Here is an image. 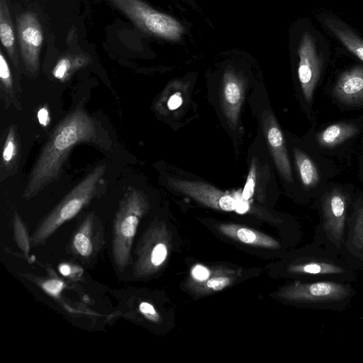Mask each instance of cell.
<instances>
[{"instance_id":"1","label":"cell","mask_w":363,"mask_h":363,"mask_svg":"<svg viewBox=\"0 0 363 363\" xmlns=\"http://www.w3.org/2000/svg\"><path fill=\"white\" fill-rule=\"evenodd\" d=\"M81 143H92L104 150L111 145L95 118L77 106L50 133L32 168L23 198L30 200L57 179L70 150Z\"/></svg>"},{"instance_id":"2","label":"cell","mask_w":363,"mask_h":363,"mask_svg":"<svg viewBox=\"0 0 363 363\" xmlns=\"http://www.w3.org/2000/svg\"><path fill=\"white\" fill-rule=\"evenodd\" d=\"M286 272L302 282L333 281L352 284L357 280L356 270L340 255L314 241L291 260L286 266Z\"/></svg>"},{"instance_id":"3","label":"cell","mask_w":363,"mask_h":363,"mask_svg":"<svg viewBox=\"0 0 363 363\" xmlns=\"http://www.w3.org/2000/svg\"><path fill=\"white\" fill-rule=\"evenodd\" d=\"M106 169L105 164L96 166L51 210L30 236L33 247L44 245L62 225L75 217L90 203Z\"/></svg>"},{"instance_id":"4","label":"cell","mask_w":363,"mask_h":363,"mask_svg":"<svg viewBox=\"0 0 363 363\" xmlns=\"http://www.w3.org/2000/svg\"><path fill=\"white\" fill-rule=\"evenodd\" d=\"M147 196L130 187L121 199L113 223L112 257L118 272H123L131 261V250L143 216L148 210Z\"/></svg>"},{"instance_id":"5","label":"cell","mask_w":363,"mask_h":363,"mask_svg":"<svg viewBox=\"0 0 363 363\" xmlns=\"http://www.w3.org/2000/svg\"><path fill=\"white\" fill-rule=\"evenodd\" d=\"M357 294L352 283L296 281L283 288L279 296L284 301L300 307L342 312Z\"/></svg>"},{"instance_id":"6","label":"cell","mask_w":363,"mask_h":363,"mask_svg":"<svg viewBox=\"0 0 363 363\" xmlns=\"http://www.w3.org/2000/svg\"><path fill=\"white\" fill-rule=\"evenodd\" d=\"M348 214L347 195L337 189L326 192L320 201V220L314 242L340 255Z\"/></svg>"},{"instance_id":"7","label":"cell","mask_w":363,"mask_h":363,"mask_svg":"<svg viewBox=\"0 0 363 363\" xmlns=\"http://www.w3.org/2000/svg\"><path fill=\"white\" fill-rule=\"evenodd\" d=\"M138 26L157 36L178 39L183 32L174 18L159 12L140 0H110Z\"/></svg>"},{"instance_id":"8","label":"cell","mask_w":363,"mask_h":363,"mask_svg":"<svg viewBox=\"0 0 363 363\" xmlns=\"http://www.w3.org/2000/svg\"><path fill=\"white\" fill-rule=\"evenodd\" d=\"M311 31L305 32L301 38L298 48L299 58L298 77L306 100L311 102L313 91L319 79L323 65L321 48L323 41Z\"/></svg>"},{"instance_id":"9","label":"cell","mask_w":363,"mask_h":363,"mask_svg":"<svg viewBox=\"0 0 363 363\" xmlns=\"http://www.w3.org/2000/svg\"><path fill=\"white\" fill-rule=\"evenodd\" d=\"M105 243L104 231L99 218L88 213L73 231L68 242L67 252L83 263L96 257Z\"/></svg>"},{"instance_id":"10","label":"cell","mask_w":363,"mask_h":363,"mask_svg":"<svg viewBox=\"0 0 363 363\" xmlns=\"http://www.w3.org/2000/svg\"><path fill=\"white\" fill-rule=\"evenodd\" d=\"M162 228L150 226L138 242L133 274L135 278H144L157 269L165 261L168 250L162 240Z\"/></svg>"},{"instance_id":"11","label":"cell","mask_w":363,"mask_h":363,"mask_svg":"<svg viewBox=\"0 0 363 363\" xmlns=\"http://www.w3.org/2000/svg\"><path fill=\"white\" fill-rule=\"evenodd\" d=\"M21 54L26 69L34 73L40 65V52L43 41L40 24L35 14L28 12L16 18Z\"/></svg>"},{"instance_id":"12","label":"cell","mask_w":363,"mask_h":363,"mask_svg":"<svg viewBox=\"0 0 363 363\" xmlns=\"http://www.w3.org/2000/svg\"><path fill=\"white\" fill-rule=\"evenodd\" d=\"M168 184L177 191L213 208L233 211L237 208L236 198L208 184L174 178H169Z\"/></svg>"},{"instance_id":"13","label":"cell","mask_w":363,"mask_h":363,"mask_svg":"<svg viewBox=\"0 0 363 363\" xmlns=\"http://www.w3.org/2000/svg\"><path fill=\"white\" fill-rule=\"evenodd\" d=\"M340 256L356 271L363 270V203H356L347 214Z\"/></svg>"},{"instance_id":"14","label":"cell","mask_w":363,"mask_h":363,"mask_svg":"<svg viewBox=\"0 0 363 363\" xmlns=\"http://www.w3.org/2000/svg\"><path fill=\"white\" fill-rule=\"evenodd\" d=\"M262 123L269 147L279 173L287 182L292 183V172L283 135L274 115L269 111L265 110L262 112Z\"/></svg>"},{"instance_id":"15","label":"cell","mask_w":363,"mask_h":363,"mask_svg":"<svg viewBox=\"0 0 363 363\" xmlns=\"http://www.w3.org/2000/svg\"><path fill=\"white\" fill-rule=\"evenodd\" d=\"M241 79L232 71L223 75L222 106L223 113L232 127H235L240 112L244 94Z\"/></svg>"},{"instance_id":"16","label":"cell","mask_w":363,"mask_h":363,"mask_svg":"<svg viewBox=\"0 0 363 363\" xmlns=\"http://www.w3.org/2000/svg\"><path fill=\"white\" fill-rule=\"evenodd\" d=\"M333 95L347 104L363 103V65L343 72L333 90Z\"/></svg>"},{"instance_id":"17","label":"cell","mask_w":363,"mask_h":363,"mask_svg":"<svg viewBox=\"0 0 363 363\" xmlns=\"http://www.w3.org/2000/svg\"><path fill=\"white\" fill-rule=\"evenodd\" d=\"M320 23L350 52L363 62V39L347 23L337 16L323 13L318 16Z\"/></svg>"},{"instance_id":"18","label":"cell","mask_w":363,"mask_h":363,"mask_svg":"<svg viewBox=\"0 0 363 363\" xmlns=\"http://www.w3.org/2000/svg\"><path fill=\"white\" fill-rule=\"evenodd\" d=\"M219 228L225 235L245 244L272 248L279 246V243L272 238L243 226L223 224Z\"/></svg>"},{"instance_id":"19","label":"cell","mask_w":363,"mask_h":363,"mask_svg":"<svg viewBox=\"0 0 363 363\" xmlns=\"http://www.w3.org/2000/svg\"><path fill=\"white\" fill-rule=\"evenodd\" d=\"M357 132L358 128L354 124L335 123L320 132L316 140L323 147H333L354 136Z\"/></svg>"},{"instance_id":"20","label":"cell","mask_w":363,"mask_h":363,"mask_svg":"<svg viewBox=\"0 0 363 363\" xmlns=\"http://www.w3.org/2000/svg\"><path fill=\"white\" fill-rule=\"evenodd\" d=\"M296 167L303 186L307 188L315 186L320 181V174L312 160L299 149H294Z\"/></svg>"},{"instance_id":"21","label":"cell","mask_w":363,"mask_h":363,"mask_svg":"<svg viewBox=\"0 0 363 363\" xmlns=\"http://www.w3.org/2000/svg\"><path fill=\"white\" fill-rule=\"evenodd\" d=\"M0 38L2 45L7 50L15 66H16L18 60L15 53L14 31L5 0H1L0 3Z\"/></svg>"},{"instance_id":"22","label":"cell","mask_w":363,"mask_h":363,"mask_svg":"<svg viewBox=\"0 0 363 363\" xmlns=\"http://www.w3.org/2000/svg\"><path fill=\"white\" fill-rule=\"evenodd\" d=\"M18 153V143L16 128L11 125L7 132L4 140L1 164L6 171H9L17 160Z\"/></svg>"},{"instance_id":"23","label":"cell","mask_w":363,"mask_h":363,"mask_svg":"<svg viewBox=\"0 0 363 363\" xmlns=\"http://www.w3.org/2000/svg\"><path fill=\"white\" fill-rule=\"evenodd\" d=\"M14 240L23 255L28 259L31 245L30 237L21 216L15 212L13 216Z\"/></svg>"},{"instance_id":"24","label":"cell","mask_w":363,"mask_h":363,"mask_svg":"<svg viewBox=\"0 0 363 363\" xmlns=\"http://www.w3.org/2000/svg\"><path fill=\"white\" fill-rule=\"evenodd\" d=\"M0 79L4 92L12 98L13 94V80L9 64L2 52L0 54Z\"/></svg>"},{"instance_id":"25","label":"cell","mask_w":363,"mask_h":363,"mask_svg":"<svg viewBox=\"0 0 363 363\" xmlns=\"http://www.w3.org/2000/svg\"><path fill=\"white\" fill-rule=\"evenodd\" d=\"M72 65L69 59L67 57L61 58L57 62L52 74L53 77L60 81H65L69 76L72 70Z\"/></svg>"},{"instance_id":"26","label":"cell","mask_w":363,"mask_h":363,"mask_svg":"<svg viewBox=\"0 0 363 363\" xmlns=\"http://www.w3.org/2000/svg\"><path fill=\"white\" fill-rule=\"evenodd\" d=\"M256 163L252 162L247 174V181L242 192V198L247 201L249 200L254 193V189L256 182Z\"/></svg>"},{"instance_id":"27","label":"cell","mask_w":363,"mask_h":363,"mask_svg":"<svg viewBox=\"0 0 363 363\" xmlns=\"http://www.w3.org/2000/svg\"><path fill=\"white\" fill-rule=\"evenodd\" d=\"M229 284L230 279L228 277H223L211 278L206 282L207 286L215 291L221 290L226 287Z\"/></svg>"},{"instance_id":"28","label":"cell","mask_w":363,"mask_h":363,"mask_svg":"<svg viewBox=\"0 0 363 363\" xmlns=\"http://www.w3.org/2000/svg\"><path fill=\"white\" fill-rule=\"evenodd\" d=\"M192 274L197 280L203 281L208 278L210 272L206 267L201 265H197L193 269Z\"/></svg>"},{"instance_id":"29","label":"cell","mask_w":363,"mask_h":363,"mask_svg":"<svg viewBox=\"0 0 363 363\" xmlns=\"http://www.w3.org/2000/svg\"><path fill=\"white\" fill-rule=\"evenodd\" d=\"M62 284L61 281L56 280H51L49 282L43 285V288L48 293L54 295L60 293L62 288Z\"/></svg>"},{"instance_id":"30","label":"cell","mask_w":363,"mask_h":363,"mask_svg":"<svg viewBox=\"0 0 363 363\" xmlns=\"http://www.w3.org/2000/svg\"><path fill=\"white\" fill-rule=\"evenodd\" d=\"M140 311L148 318L156 320L158 315L153 306L148 303H142L140 306Z\"/></svg>"},{"instance_id":"31","label":"cell","mask_w":363,"mask_h":363,"mask_svg":"<svg viewBox=\"0 0 363 363\" xmlns=\"http://www.w3.org/2000/svg\"><path fill=\"white\" fill-rule=\"evenodd\" d=\"M182 104V98L179 93H176L172 95L168 101L167 106L170 110H175L178 108Z\"/></svg>"},{"instance_id":"32","label":"cell","mask_w":363,"mask_h":363,"mask_svg":"<svg viewBox=\"0 0 363 363\" xmlns=\"http://www.w3.org/2000/svg\"><path fill=\"white\" fill-rule=\"evenodd\" d=\"M38 118L39 123L43 126H47L50 123V119L47 108L42 107L39 109L38 112Z\"/></svg>"},{"instance_id":"33","label":"cell","mask_w":363,"mask_h":363,"mask_svg":"<svg viewBox=\"0 0 363 363\" xmlns=\"http://www.w3.org/2000/svg\"><path fill=\"white\" fill-rule=\"evenodd\" d=\"M248 208V205L247 203V202H245V200H244L242 199V201H240L238 199V205H237V208H236V211L238 212V213H245Z\"/></svg>"},{"instance_id":"34","label":"cell","mask_w":363,"mask_h":363,"mask_svg":"<svg viewBox=\"0 0 363 363\" xmlns=\"http://www.w3.org/2000/svg\"><path fill=\"white\" fill-rule=\"evenodd\" d=\"M60 272L62 274L66 275L68 274L69 272V268L67 266H63V267H61L60 268Z\"/></svg>"}]
</instances>
